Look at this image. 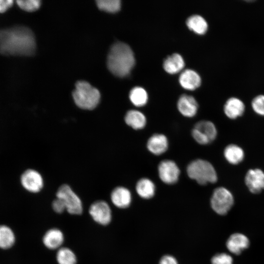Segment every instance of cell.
<instances>
[{"mask_svg":"<svg viewBox=\"0 0 264 264\" xmlns=\"http://www.w3.org/2000/svg\"><path fill=\"white\" fill-rule=\"evenodd\" d=\"M131 102L136 107L146 105L148 101V94L142 88L136 87L131 89L129 94Z\"/></svg>","mask_w":264,"mask_h":264,"instance_id":"cell-25","label":"cell"},{"mask_svg":"<svg viewBox=\"0 0 264 264\" xmlns=\"http://www.w3.org/2000/svg\"><path fill=\"white\" fill-rule=\"evenodd\" d=\"M56 198L61 199L66 210L70 214L80 215L83 212L82 201L79 197L66 184L61 185L56 193Z\"/></svg>","mask_w":264,"mask_h":264,"instance_id":"cell-7","label":"cell"},{"mask_svg":"<svg viewBox=\"0 0 264 264\" xmlns=\"http://www.w3.org/2000/svg\"><path fill=\"white\" fill-rule=\"evenodd\" d=\"M234 200L233 196L230 191L225 187H219L213 192L210 204L217 214L224 215L233 206Z\"/></svg>","mask_w":264,"mask_h":264,"instance_id":"cell-5","label":"cell"},{"mask_svg":"<svg viewBox=\"0 0 264 264\" xmlns=\"http://www.w3.org/2000/svg\"><path fill=\"white\" fill-rule=\"evenodd\" d=\"M158 174L161 180L165 184H174L178 180L180 170L173 160L165 159L158 166Z\"/></svg>","mask_w":264,"mask_h":264,"instance_id":"cell-8","label":"cell"},{"mask_svg":"<svg viewBox=\"0 0 264 264\" xmlns=\"http://www.w3.org/2000/svg\"><path fill=\"white\" fill-rule=\"evenodd\" d=\"M17 3L21 9L28 12L36 10L41 4L39 0H19L17 1Z\"/></svg>","mask_w":264,"mask_h":264,"instance_id":"cell-28","label":"cell"},{"mask_svg":"<svg viewBox=\"0 0 264 264\" xmlns=\"http://www.w3.org/2000/svg\"><path fill=\"white\" fill-rule=\"evenodd\" d=\"M253 110L258 114L264 116V95H259L253 98L251 102Z\"/></svg>","mask_w":264,"mask_h":264,"instance_id":"cell-29","label":"cell"},{"mask_svg":"<svg viewBox=\"0 0 264 264\" xmlns=\"http://www.w3.org/2000/svg\"><path fill=\"white\" fill-rule=\"evenodd\" d=\"M13 3L12 0H0V13H3L11 7Z\"/></svg>","mask_w":264,"mask_h":264,"instance_id":"cell-33","label":"cell"},{"mask_svg":"<svg viewBox=\"0 0 264 264\" xmlns=\"http://www.w3.org/2000/svg\"><path fill=\"white\" fill-rule=\"evenodd\" d=\"M56 260L59 264H76L77 258L75 253L67 247L60 248L56 254Z\"/></svg>","mask_w":264,"mask_h":264,"instance_id":"cell-26","label":"cell"},{"mask_svg":"<svg viewBox=\"0 0 264 264\" xmlns=\"http://www.w3.org/2000/svg\"><path fill=\"white\" fill-rule=\"evenodd\" d=\"M225 159L230 164L237 165L241 163L244 157L243 150L236 144H229L224 149L223 152Z\"/></svg>","mask_w":264,"mask_h":264,"instance_id":"cell-21","label":"cell"},{"mask_svg":"<svg viewBox=\"0 0 264 264\" xmlns=\"http://www.w3.org/2000/svg\"><path fill=\"white\" fill-rule=\"evenodd\" d=\"M126 123L134 130L143 129L147 123L145 115L137 110H130L125 116Z\"/></svg>","mask_w":264,"mask_h":264,"instance_id":"cell-19","label":"cell"},{"mask_svg":"<svg viewBox=\"0 0 264 264\" xmlns=\"http://www.w3.org/2000/svg\"><path fill=\"white\" fill-rule=\"evenodd\" d=\"M64 241V234L61 230L57 228L48 230L43 238V242L45 246L51 250L59 249Z\"/></svg>","mask_w":264,"mask_h":264,"instance_id":"cell-17","label":"cell"},{"mask_svg":"<svg viewBox=\"0 0 264 264\" xmlns=\"http://www.w3.org/2000/svg\"><path fill=\"white\" fill-rule=\"evenodd\" d=\"M15 237L12 229L6 225H0V248L8 249L13 246Z\"/></svg>","mask_w":264,"mask_h":264,"instance_id":"cell-24","label":"cell"},{"mask_svg":"<svg viewBox=\"0 0 264 264\" xmlns=\"http://www.w3.org/2000/svg\"><path fill=\"white\" fill-rule=\"evenodd\" d=\"M134 63L133 53L127 44L118 42L112 45L108 54L107 65L113 74L118 77L127 76Z\"/></svg>","mask_w":264,"mask_h":264,"instance_id":"cell-2","label":"cell"},{"mask_svg":"<svg viewBox=\"0 0 264 264\" xmlns=\"http://www.w3.org/2000/svg\"><path fill=\"white\" fill-rule=\"evenodd\" d=\"M112 203L119 208L128 207L132 201V195L129 190L124 187L119 186L114 188L110 195Z\"/></svg>","mask_w":264,"mask_h":264,"instance_id":"cell-15","label":"cell"},{"mask_svg":"<svg viewBox=\"0 0 264 264\" xmlns=\"http://www.w3.org/2000/svg\"><path fill=\"white\" fill-rule=\"evenodd\" d=\"M52 206L54 211L59 214L63 213L65 210H66L63 201L58 198H56L53 201Z\"/></svg>","mask_w":264,"mask_h":264,"instance_id":"cell-31","label":"cell"},{"mask_svg":"<svg viewBox=\"0 0 264 264\" xmlns=\"http://www.w3.org/2000/svg\"><path fill=\"white\" fill-rule=\"evenodd\" d=\"M186 171L190 178L201 185L214 183L218 180L215 168L206 160L197 159L191 161L187 166Z\"/></svg>","mask_w":264,"mask_h":264,"instance_id":"cell-3","label":"cell"},{"mask_svg":"<svg viewBox=\"0 0 264 264\" xmlns=\"http://www.w3.org/2000/svg\"><path fill=\"white\" fill-rule=\"evenodd\" d=\"M20 183L23 189L33 193L40 192L44 184L41 174L32 169H28L23 172L20 176Z\"/></svg>","mask_w":264,"mask_h":264,"instance_id":"cell-9","label":"cell"},{"mask_svg":"<svg viewBox=\"0 0 264 264\" xmlns=\"http://www.w3.org/2000/svg\"><path fill=\"white\" fill-rule=\"evenodd\" d=\"M135 189L137 194L144 199H150L155 194V186L154 183L146 177L138 180Z\"/></svg>","mask_w":264,"mask_h":264,"instance_id":"cell-20","label":"cell"},{"mask_svg":"<svg viewBox=\"0 0 264 264\" xmlns=\"http://www.w3.org/2000/svg\"><path fill=\"white\" fill-rule=\"evenodd\" d=\"M163 66L167 72L175 74L180 71L184 67V61L181 55L174 53L165 59Z\"/></svg>","mask_w":264,"mask_h":264,"instance_id":"cell-22","label":"cell"},{"mask_svg":"<svg viewBox=\"0 0 264 264\" xmlns=\"http://www.w3.org/2000/svg\"><path fill=\"white\" fill-rule=\"evenodd\" d=\"M147 147L153 154L156 155H160L164 153L168 149V139L163 134H154L148 139Z\"/></svg>","mask_w":264,"mask_h":264,"instance_id":"cell-14","label":"cell"},{"mask_svg":"<svg viewBox=\"0 0 264 264\" xmlns=\"http://www.w3.org/2000/svg\"><path fill=\"white\" fill-rule=\"evenodd\" d=\"M177 106L180 113L187 117L194 116L198 109V104L195 98L186 94H183L179 97Z\"/></svg>","mask_w":264,"mask_h":264,"instance_id":"cell-13","label":"cell"},{"mask_svg":"<svg viewBox=\"0 0 264 264\" xmlns=\"http://www.w3.org/2000/svg\"><path fill=\"white\" fill-rule=\"evenodd\" d=\"M223 110L227 117L231 119H235L244 113L245 105L241 99L233 97L226 101Z\"/></svg>","mask_w":264,"mask_h":264,"instance_id":"cell-16","label":"cell"},{"mask_svg":"<svg viewBox=\"0 0 264 264\" xmlns=\"http://www.w3.org/2000/svg\"><path fill=\"white\" fill-rule=\"evenodd\" d=\"M36 42L32 31L23 26L0 30V53L5 55L30 56L35 51Z\"/></svg>","mask_w":264,"mask_h":264,"instance_id":"cell-1","label":"cell"},{"mask_svg":"<svg viewBox=\"0 0 264 264\" xmlns=\"http://www.w3.org/2000/svg\"><path fill=\"white\" fill-rule=\"evenodd\" d=\"M89 213L96 222L102 225H108L111 220L110 208L104 200H97L92 203L89 207Z\"/></svg>","mask_w":264,"mask_h":264,"instance_id":"cell-10","label":"cell"},{"mask_svg":"<svg viewBox=\"0 0 264 264\" xmlns=\"http://www.w3.org/2000/svg\"><path fill=\"white\" fill-rule=\"evenodd\" d=\"M96 3L100 9L109 12L118 11L121 6L119 0H98Z\"/></svg>","mask_w":264,"mask_h":264,"instance_id":"cell-27","label":"cell"},{"mask_svg":"<svg viewBox=\"0 0 264 264\" xmlns=\"http://www.w3.org/2000/svg\"><path fill=\"white\" fill-rule=\"evenodd\" d=\"M244 181L248 189L253 194H259L264 190V172L260 169L248 170Z\"/></svg>","mask_w":264,"mask_h":264,"instance_id":"cell-11","label":"cell"},{"mask_svg":"<svg viewBox=\"0 0 264 264\" xmlns=\"http://www.w3.org/2000/svg\"><path fill=\"white\" fill-rule=\"evenodd\" d=\"M249 240L245 235L236 233L228 238L226 246L231 253L235 255H239L249 247Z\"/></svg>","mask_w":264,"mask_h":264,"instance_id":"cell-12","label":"cell"},{"mask_svg":"<svg viewBox=\"0 0 264 264\" xmlns=\"http://www.w3.org/2000/svg\"><path fill=\"white\" fill-rule=\"evenodd\" d=\"M159 264H178V262L174 257L167 255L161 258Z\"/></svg>","mask_w":264,"mask_h":264,"instance_id":"cell-32","label":"cell"},{"mask_svg":"<svg viewBox=\"0 0 264 264\" xmlns=\"http://www.w3.org/2000/svg\"><path fill=\"white\" fill-rule=\"evenodd\" d=\"M192 136L199 144L207 145L213 142L217 135V128L210 121L198 122L192 130Z\"/></svg>","mask_w":264,"mask_h":264,"instance_id":"cell-6","label":"cell"},{"mask_svg":"<svg viewBox=\"0 0 264 264\" xmlns=\"http://www.w3.org/2000/svg\"><path fill=\"white\" fill-rule=\"evenodd\" d=\"M75 104L79 108L85 110L94 109L99 102L100 94L98 90L88 82H78L73 92Z\"/></svg>","mask_w":264,"mask_h":264,"instance_id":"cell-4","label":"cell"},{"mask_svg":"<svg viewBox=\"0 0 264 264\" xmlns=\"http://www.w3.org/2000/svg\"><path fill=\"white\" fill-rule=\"evenodd\" d=\"M212 264H233L232 257L225 253H218L211 259Z\"/></svg>","mask_w":264,"mask_h":264,"instance_id":"cell-30","label":"cell"},{"mask_svg":"<svg viewBox=\"0 0 264 264\" xmlns=\"http://www.w3.org/2000/svg\"><path fill=\"white\" fill-rule=\"evenodd\" d=\"M179 81L183 88L188 90H194L200 86L201 78L194 70L186 69L180 74Z\"/></svg>","mask_w":264,"mask_h":264,"instance_id":"cell-18","label":"cell"},{"mask_svg":"<svg viewBox=\"0 0 264 264\" xmlns=\"http://www.w3.org/2000/svg\"><path fill=\"white\" fill-rule=\"evenodd\" d=\"M186 24L190 29L199 34H204L208 28V24L205 20L198 15L189 17Z\"/></svg>","mask_w":264,"mask_h":264,"instance_id":"cell-23","label":"cell"}]
</instances>
